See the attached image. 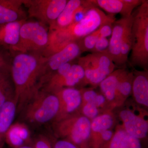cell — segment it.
<instances>
[{
    "label": "cell",
    "instance_id": "9",
    "mask_svg": "<svg viewBox=\"0 0 148 148\" xmlns=\"http://www.w3.org/2000/svg\"><path fill=\"white\" fill-rule=\"evenodd\" d=\"M57 96L59 106L53 122L73 116V114L80 106L82 101L81 90L72 87L63 88L52 92Z\"/></svg>",
    "mask_w": 148,
    "mask_h": 148
},
{
    "label": "cell",
    "instance_id": "5",
    "mask_svg": "<svg viewBox=\"0 0 148 148\" xmlns=\"http://www.w3.org/2000/svg\"><path fill=\"white\" fill-rule=\"evenodd\" d=\"M49 40V31L46 25L38 21H26L20 29L18 45L11 52H37L42 54L47 47Z\"/></svg>",
    "mask_w": 148,
    "mask_h": 148
},
{
    "label": "cell",
    "instance_id": "27",
    "mask_svg": "<svg viewBox=\"0 0 148 148\" xmlns=\"http://www.w3.org/2000/svg\"><path fill=\"white\" fill-rule=\"evenodd\" d=\"M82 99L86 103H92L96 107H100L103 105L106 101L104 95L98 94L94 90L87 89L81 91Z\"/></svg>",
    "mask_w": 148,
    "mask_h": 148
},
{
    "label": "cell",
    "instance_id": "21",
    "mask_svg": "<svg viewBox=\"0 0 148 148\" xmlns=\"http://www.w3.org/2000/svg\"><path fill=\"white\" fill-rule=\"evenodd\" d=\"M124 69H119L112 72L99 84L104 97L110 101H113L118 96V86L120 78Z\"/></svg>",
    "mask_w": 148,
    "mask_h": 148
},
{
    "label": "cell",
    "instance_id": "30",
    "mask_svg": "<svg viewBox=\"0 0 148 148\" xmlns=\"http://www.w3.org/2000/svg\"><path fill=\"white\" fill-rule=\"evenodd\" d=\"M32 146L34 148H54L50 139L43 134H39L33 139Z\"/></svg>",
    "mask_w": 148,
    "mask_h": 148
},
{
    "label": "cell",
    "instance_id": "19",
    "mask_svg": "<svg viewBox=\"0 0 148 148\" xmlns=\"http://www.w3.org/2000/svg\"><path fill=\"white\" fill-rule=\"evenodd\" d=\"M17 111V102L15 99L8 101L0 108V148L5 143V135L12 124Z\"/></svg>",
    "mask_w": 148,
    "mask_h": 148
},
{
    "label": "cell",
    "instance_id": "11",
    "mask_svg": "<svg viewBox=\"0 0 148 148\" xmlns=\"http://www.w3.org/2000/svg\"><path fill=\"white\" fill-rule=\"evenodd\" d=\"M84 71L82 67L78 64H73L69 72L63 76L52 74L41 89L53 92L63 88H73L84 80Z\"/></svg>",
    "mask_w": 148,
    "mask_h": 148
},
{
    "label": "cell",
    "instance_id": "1",
    "mask_svg": "<svg viewBox=\"0 0 148 148\" xmlns=\"http://www.w3.org/2000/svg\"><path fill=\"white\" fill-rule=\"evenodd\" d=\"M10 74L19 114L27 101L42 87L47 58L37 52H11Z\"/></svg>",
    "mask_w": 148,
    "mask_h": 148
},
{
    "label": "cell",
    "instance_id": "13",
    "mask_svg": "<svg viewBox=\"0 0 148 148\" xmlns=\"http://www.w3.org/2000/svg\"><path fill=\"white\" fill-rule=\"evenodd\" d=\"M133 19L132 14L131 16L122 17L114 22L108 54L116 66H120L121 46L127 29L132 26Z\"/></svg>",
    "mask_w": 148,
    "mask_h": 148
},
{
    "label": "cell",
    "instance_id": "32",
    "mask_svg": "<svg viewBox=\"0 0 148 148\" xmlns=\"http://www.w3.org/2000/svg\"><path fill=\"white\" fill-rule=\"evenodd\" d=\"M83 112L88 118L94 119L98 116V108L92 103H86L83 108Z\"/></svg>",
    "mask_w": 148,
    "mask_h": 148
},
{
    "label": "cell",
    "instance_id": "33",
    "mask_svg": "<svg viewBox=\"0 0 148 148\" xmlns=\"http://www.w3.org/2000/svg\"><path fill=\"white\" fill-rule=\"evenodd\" d=\"M115 21L107 22L99 27L98 28L99 37L107 38L111 36L112 32L113 24Z\"/></svg>",
    "mask_w": 148,
    "mask_h": 148
},
{
    "label": "cell",
    "instance_id": "15",
    "mask_svg": "<svg viewBox=\"0 0 148 148\" xmlns=\"http://www.w3.org/2000/svg\"><path fill=\"white\" fill-rule=\"evenodd\" d=\"M23 5L21 0H0V25L27 20Z\"/></svg>",
    "mask_w": 148,
    "mask_h": 148
},
{
    "label": "cell",
    "instance_id": "23",
    "mask_svg": "<svg viewBox=\"0 0 148 148\" xmlns=\"http://www.w3.org/2000/svg\"><path fill=\"white\" fill-rule=\"evenodd\" d=\"M133 73L124 70L121 75L118 86V96L126 97L132 92Z\"/></svg>",
    "mask_w": 148,
    "mask_h": 148
},
{
    "label": "cell",
    "instance_id": "34",
    "mask_svg": "<svg viewBox=\"0 0 148 148\" xmlns=\"http://www.w3.org/2000/svg\"><path fill=\"white\" fill-rule=\"evenodd\" d=\"M54 148H77L76 146L69 140H60L54 144Z\"/></svg>",
    "mask_w": 148,
    "mask_h": 148
},
{
    "label": "cell",
    "instance_id": "12",
    "mask_svg": "<svg viewBox=\"0 0 148 148\" xmlns=\"http://www.w3.org/2000/svg\"><path fill=\"white\" fill-rule=\"evenodd\" d=\"M95 7L90 0H69L58 18L50 26L49 31L59 30L68 27L75 21L77 14L85 13Z\"/></svg>",
    "mask_w": 148,
    "mask_h": 148
},
{
    "label": "cell",
    "instance_id": "36",
    "mask_svg": "<svg viewBox=\"0 0 148 148\" xmlns=\"http://www.w3.org/2000/svg\"><path fill=\"white\" fill-rule=\"evenodd\" d=\"M102 138L103 140L106 141H108L110 140L111 138L112 137L113 132L111 130H105L101 133Z\"/></svg>",
    "mask_w": 148,
    "mask_h": 148
},
{
    "label": "cell",
    "instance_id": "25",
    "mask_svg": "<svg viewBox=\"0 0 148 148\" xmlns=\"http://www.w3.org/2000/svg\"><path fill=\"white\" fill-rule=\"evenodd\" d=\"M132 26L127 29L122 42L120 54V66H123L128 61V56L132 49Z\"/></svg>",
    "mask_w": 148,
    "mask_h": 148
},
{
    "label": "cell",
    "instance_id": "28",
    "mask_svg": "<svg viewBox=\"0 0 148 148\" xmlns=\"http://www.w3.org/2000/svg\"><path fill=\"white\" fill-rule=\"evenodd\" d=\"M99 37V31L98 29L90 34L79 40V42L81 47L83 53L86 51L91 52L94 48Z\"/></svg>",
    "mask_w": 148,
    "mask_h": 148
},
{
    "label": "cell",
    "instance_id": "22",
    "mask_svg": "<svg viewBox=\"0 0 148 148\" xmlns=\"http://www.w3.org/2000/svg\"><path fill=\"white\" fill-rule=\"evenodd\" d=\"M15 88L10 73L0 74V108L15 99Z\"/></svg>",
    "mask_w": 148,
    "mask_h": 148
},
{
    "label": "cell",
    "instance_id": "20",
    "mask_svg": "<svg viewBox=\"0 0 148 148\" xmlns=\"http://www.w3.org/2000/svg\"><path fill=\"white\" fill-rule=\"evenodd\" d=\"M132 91L137 103L148 107L147 71H136L133 73Z\"/></svg>",
    "mask_w": 148,
    "mask_h": 148
},
{
    "label": "cell",
    "instance_id": "4",
    "mask_svg": "<svg viewBox=\"0 0 148 148\" xmlns=\"http://www.w3.org/2000/svg\"><path fill=\"white\" fill-rule=\"evenodd\" d=\"M133 15L130 64L146 70L148 66V1L142 3Z\"/></svg>",
    "mask_w": 148,
    "mask_h": 148
},
{
    "label": "cell",
    "instance_id": "6",
    "mask_svg": "<svg viewBox=\"0 0 148 148\" xmlns=\"http://www.w3.org/2000/svg\"><path fill=\"white\" fill-rule=\"evenodd\" d=\"M77 64L84 70V80L92 85H99L114 71L116 66L108 54L90 53L79 57Z\"/></svg>",
    "mask_w": 148,
    "mask_h": 148
},
{
    "label": "cell",
    "instance_id": "7",
    "mask_svg": "<svg viewBox=\"0 0 148 148\" xmlns=\"http://www.w3.org/2000/svg\"><path fill=\"white\" fill-rule=\"evenodd\" d=\"M53 128L57 136L67 138L75 145H80L90 137L91 123L86 116H73L53 122Z\"/></svg>",
    "mask_w": 148,
    "mask_h": 148
},
{
    "label": "cell",
    "instance_id": "10",
    "mask_svg": "<svg viewBox=\"0 0 148 148\" xmlns=\"http://www.w3.org/2000/svg\"><path fill=\"white\" fill-rule=\"evenodd\" d=\"M82 53L78 40L70 43L61 50L48 57L45 64L44 84L60 67L79 58Z\"/></svg>",
    "mask_w": 148,
    "mask_h": 148
},
{
    "label": "cell",
    "instance_id": "14",
    "mask_svg": "<svg viewBox=\"0 0 148 148\" xmlns=\"http://www.w3.org/2000/svg\"><path fill=\"white\" fill-rule=\"evenodd\" d=\"M92 4L109 14H120L122 17L131 16L133 10L142 3L143 0H90Z\"/></svg>",
    "mask_w": 148,
    "mask_h": 148
},
{
    "label": "cell",
    "instance_id": "3",
    "mask_svg": "<svg viewBox=\"0 0 148 148\" xmlns=\"http://www.w3.org/2000/svg\"><path fill=\"white\" fill-rule=\"evenodd\" d=\"M59 106V101L55 94L40 89L29 99L20 111L21 122L27 125L40 126L53 121Z\"/></svg>",
    "mask_w": 148,
    "mask_h": 148
},
{
    "label": "cell",
    "instance_id": "2",
    "mask_svg": "<svg viewBox=\"0 0 148 148\" xmlns=\"http://www.w3.org/2000/svg\"><path fill=\"white\" fill-rule=\"evenodd\" d=\"M115 21L114 14H106L98 8L93 7L84 13L82 18L68 27L49 31L48 49L51 53H56L70 43L77 41L95 32L103 24Z\"/></svg>",
    "mask_w": 148,
    "mask_h": 148
},
{
    "label": "cell",
    "instance_id": "26",
    "mask_svg": "<svg viewBox=\"0 0 148 148\" xmlns=\"http://www.w3.org/2000/svg\"><path fill=\"white\" fill-rule=\"evenodd\" d=\"M110 148H130L129 135L125 130L116 131L112 138Z\"/></svg>",
    "mask_w": 148,
    "mask_h": 148
},
{
    "label": "cell",
    "instance_id": "29",
    "mask_svg": "<svg viewBox=\"0 0 148 148\" xmlns=\"http://www.w3.org/2000/svg\"><path fill=\"white\" fill-rule=\"evenodd\" d=\"M11 59L9 51L0 47V74L10 73Z\"/></svg>",
    "mask_w": 148,
    "mask_h": 148
},
{
    "label": "cell",
    "instance_id": "16",
    "mask_svg": "<svg viewBox=\"0 0 148 148\" xmlns=\"http://www.w3.org/2000/svg\"><path fill=\"white\" fill-rule=\"evenodd\" d=\"M31 130L26 123L18 122L12 123L5 135V143L12 148L32 145Z\"/></svg>",
    "mask_w": 148,
    "mask_h": 148
},
{
    "label": "cell",
    "instance_id": "37",
    "mask_svg": "<svg viewBox=\"0 0 148 148\" xmlns=\"http://www.w3.org/2000/svg\"><path fill=\"white\" fill-rule=\"evenodd\" d=\"M16 148H34V147L32 145H27L22 146V147Z\"/></svg>",
    "mask_w": 148,
    "mask_h": 148
},
{
    "label": "cell",
    "instance_id": "18",
    "mask_svg": "<svg viewBox=\"0 0 148 148\" xmlns=\"http://www.w3.org/2000/svg\"><path fill=\"white\" fill-rule=\"evenodd\" d=\"M26 20L10 22L0 25V47L12 52L20 40V29Z\"/></svg>",
    "mask_w": 148,
    "mask_h": 148
},
{
    "label": "cell",
    "instance_id": "8",
    "mask_svg": "<svg viewBox=\"0 0 148 148\" xmlns=\"http://www.w3.org/2000/svg\"><path fill=\"white\" fill-rule=\"evenodd\" d=\"M67 0H26L24 5L28 8L29 17L49 27L58 18L63 10Z\"/></svg>",
    "mask_w": 148,
    "mask_h": 148
},
{
    "label": "cell",
    "instance_id": "35",
    "mask_svg": "<svg viewBox=\"0 0 148 148\" xmlns=\"http://www.w3.org/2000/svg\"><path fill=\"white\" fill-rule=\"evenodd\" d=\"M129 142L130 148H141V144L138 138L129 135Z\"/></svg>",
    "mask_w": 148,
    "mask_h": 148
},
{
    "label": "cell",
    "instance_id": "24",
    "mask_svg": "<svg viewBox=\"0 0 148 148\" xmlns=\"http://www.w3.org/2000/svg\"><path fill=\"white\" fill-rule=\"evenodd\" d=\"M112 117L109 114H104L93 119L91 123V129L93 132L100 133L109 130L113 124Z\"/></svg>",
    "mask_w": 148,
    "mask_h": 148
},
{
    "label": "cell",
    "instance_id": "31",
    "mask_svg": "<svg viewBox=\"0 0 148 148\" xmlns=\"http://www.w3.org/2000/svg\"><path fill=\"white\" fill-rule=\"evenodd\" d=\"M109 40L107 38L99 37L91 53H106L108 54Z\"/></svg>",
    "mask_w": 148,
    "mask_h": 148
},
{
    "label": "cell",
    "instance_id": "17",
    "mask_svg": "<svg viewBox=\"0 0 148 148\" xmlns=\"http://www.w3.org/2000/svg\"><path fill=\"white\" fill-rule=\"evenodd\" d=\"M120 116L124 124L125 131L131 136L140 139L145 138L148 133L147 121L132 111H122Z\"/></svg>",
    "mask_w": 148,
    "mask_h": 148
}]
</instances>
